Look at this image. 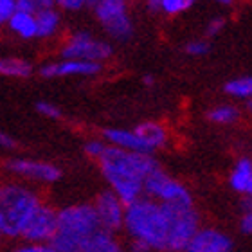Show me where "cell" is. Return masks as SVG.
<instances>
[{
	"mask_svg": "<svg viewBox=\"0 0 252 252\" xmlns=\"http://www.w3.org/2000/svg\"><path fill=\"white\" fill-rule=\"evenodd\" d=\"M194 205H169L142 196L126 207L125 234L152 252H186L200 229Z\"/></svg>",
	"mask_w": 252,
	"mask_h": 252,
	"instance_id": "obj_1",
	"label": "cell"
},
{
	"mask_svg": "<svg viewBox=\"0 0 252 252\" xmlns=\"http://www.w3.org/2000/svg\"><path fill=\"white\" fill-rule=\"evenodd\" d=\"M99 171L108 189H112L126 205L144 196V182L155 171L158 162L148 153L125 152L108 146L103 157L97 160Z\"/></svg>",
	"mask_w": 252,
	"mask_h": 252,
	"instance_id": "obj_2",
	"label": "cell"
},
{
	"mask_svg": "<svg viewBox=\"0 0 252 252\" xmlns=\"http://www.w3.org/2000/svg\"><path fill=\"white\" fill-rule=\"evenodd\" d=\"M43 204L42 194L20 180H7L0 188V234L7 242H20L27 223Z\"/></svg>",
	"mask_w": 252,
	"mask_h": 252,
	"instance_id": "obj_3",
	"label": "cell"
},
{
	"mask_svg": "<svg viewBox=\"0 0 252 252\" xmlns=\"http://www.w3.org/2000/svg\"><path fill=\"white\" fill-rule=\"evenodd\" d=\"M97 229H101V223L92 202L65 205L58 209V232L53 245L60 252H81L87 238Z\"/></svg>",
	"mask_w": 252,
	"mask_h": 252,
	"instance_id": "obj_4",
	"label": "cell"
},
{
	"mask_svg": "<svg viewBox=\"0 0 252 252\" xmlns=\"http://www.w3.org/2000/svg\"><path fill=\"white\" fill-rule=\"evenodd\" d=\"M95 20L114 42H130L133 36V20L126 0H95L92 5Z\"/></svg>",
	"mask_w": 252,
	"mask_h": 252,
	"instance_id": "obj_5",
	"label": "cell"
},
{
	"mask_svg": "<svg viewBox=\"0 0 252 252\" xmlns=\"http://www.w3.org/2000/svg\"><path fill=\"white\" fill-rule=\"evenodd\" d=\"M114 54L110 42L94 36L89 31H76L63 42L60 56L63 60H83V62L103 63Z\"/></svg>",
	"mask_w": 252,
	"mask_h": 252,
	"instance_id": "obj_6",
	"label": "cell"
},
{
	"mask_svg": "<svg viewBox=\"0 0 252 252\" xmlns=\"http://www.w3.org/2000/svg\"><path fill=\"white\" fill-rule=\"evenodd\" d=\"M144 196L169 205H194L193 194L179 179L157 168L144 182Z\"/></svg>",
	"mask_w": 252,
	"mask_h": 252,
	"instance_id": "obj_7",
	"label": "cell"
},
{
	"mask_svg": "<svg viewBox=\"0 0 252 252\" xmlns=\"http://www.w3.org/2000/svg\"><path fill=\"white\" fill-rule=\"evenodd\" d=\"M5 171L15 180L26 182V184H54L62 179V169L53 162L45 160H34L26 157H13L4 162Z\"/></svg>",
	"mask_w": 252,
	"mask_h": 252,
	"instance_id": "obj_8",
	"label": "cell"
},
{
	"mask_svg": "<svg viewBox=\"0 0 252 252\" xmlns=\"http://www.w3.org/2000/svg\"><path fill=\"white\" fill-rule=\"evenodd\" d=\"M94 209L99 218L101 229H106L110 232H123L125 231V220H126V207L128 205L117 196L112 189L101 191L94 198Z\"/></svg>",
	"mask_w": 252,
	"mask_h": 252,
	"instance_id": "obj_9",
	"label": "cell"
},
{
	"mask_svg": "<svg viewBox=\"0 0 252 252\" xmlns=\"http://www.w3.org/2000/svg\"><path fill=\"white\" fill-rule=\"evenodd\" d=\"M56 232H58V209L43 202L31 218V221L27 223L20 242L53 243Z\"/></svg>",
	"mask_w": 252,
	"mask_h": 252,
	"instance_id": "obj_10",
	"label": "cell"
},
{
	"mask_svg": "<svg viewBox=\"0 0 252 252\" xmlns=\"http://www.w3.org/2000/svg\"><path fill=\"white\" fill-rule=\"evenodd\" d=\"M103 70V63L83 60H63L49 62L40 67L42 78H92Z\"/></svg>",
	"mask_w": 252,
	"mask_h": 252,
	"instance_id": "obj_11",
	"label": "cell"
},
{
	"mask_svg": "<svg viewBox=\"0 0 252 252\" xmlns=\"http://www.w3.org/2000/svg\"><path fill=\"white\" fill-rule=\"evenodd\" d=\"M234 242L221 229L216 227H200L186 252H232Z\"/></svg>",
	"mask_w": 252,
	"mask_h": 252,
	"instance_id": "obj_12",
	"label": "cell"
},
{
	"mask_svg": "<svg viewBox=\"0 0 252 252\" xmlns=\"http://www.w3.org/2000/svg\"><path fill=\"white\" fill-rule=\"evenodd\" d=\"M101 137L106 141L108 146L119 148V150H125V152H135V153H152L148 152V148L144 146V142L139 139V135L135 133V130L131 128H105Z\"/></svg>",
	"mask_w": 252,
	"mask_h": 252,
	"instance_id": "obj_13",
	"label": "cell"
},
{
	"mask_svg": "<svg viewBox=\"0 0 252 252\" xmlns=\"http://www.w3.org/2000/svg\"><path fill=\"white\" fill-rule=\"evenodd\" d=\"M135 133L139 135L142 142H144V146L148 148V152L155 153L158 150H162V148L168 146L169 142V133H168V128L162 125V123L158 121H142L133 128Z\"/></svg>",
	"mask_w": 252,
	"mask_h": 252,
	"instance_id": "obj_14",
	"label": "cell"
},
{
	"mask_svg": "<svg viewBox=\"0 0 252 252\" xmlns=\"http://www.w3.org/2000/svg\"><path fill=\"white\" fill-rule=\"evenodd\" d=\"M81 252H126V243L117 236V232L97 229L92 236L87 238Z\"/></svg>",
	"mask_w": 252,
	"mask_h": 252,
	"instance_id": "obj_15",
	"label": "cell"
},
{
	"mask_svg": "<svg viewBox=\"0 0 252 252\" xmlns=\"http://www.w3.org/2000/svg\"><path fill=\"white\" fill-rule=\"evenodd\" d=\"M9 32H13L20 40H38V20L36 15L18 11L11 16V20L5 24Z\"/></svg>",
	"mask_w": 252,
	"mask_h": 252,
	"instance_id": "obj_16",
	"label": "cell"
},
{
	"mask_svg": "<svg viewBox=\"0 0 252 252\" xmlns=\"http://www.w3.org/2000/svg\"><path fill=\"white\" fill-rule=\"evenodd\" d=\"M229 186L232 191L247 196L249 189L252 186V158L251 157H240L232 166L229 173Z\"/></svg>",
	"mask_w": 252,
	"mask_h": 252,
	"instance_id": "obj_17",
	"label": "cell"
},
{
	"mask_svg": "<svg viewBox=\"0 0 252 252\" xmlns=\"http://www.w3.org/2000/svg\"><path fill=\"white\" fill-rule=\"evenodd\" d=\"M38 20V40H49L58 34L62 27V13L56 7L45 9L36 15Z\"/></svg>",
	"mask_w": 252,
	"mask_h": 252,
	"instance_id": "obj_18",
	"label": "cell"
},
{
	"mask_svg": "<svg viewBox=\"0 0 252 252\" xmlns=\"http://www.w3.org/2000/svg\"><path fill=\"white\" fill-rule=\"evenodd\" d=\"M32 70H34V67L31 65V62L18 58V56H4L0 60V74L4 78L26 79L31 76Z\"/></svg>",
	"mask_w": 252,
	"mask_h": 252,
	"instance_id": "obj_19",
	"label": "cell"
},
{
	"mask_svg": "<svg viewBox=\"0 0 252 252\" xmlns=\"http://www.w3.org/2000/svg\"><path fill=\"white\" fill-rule=\"evenodd\" d=\"M223 90L232 99L247 103L249 99H252V76H238L234 79H229Z\"/></svg>",
	"mask_w": 252,
	"mask_h": 252,
	"instance_id": "obj_20",
	"label": "cell"
},
{
	"mask_svg": "<svg viewBox=\"0 0 252 252\" xmlns=\"http://www.w3.org/2000/svg\"><path fill=\"white\" fill-rule=\"evenodd\" d=\"M207 119L215 125H234V123L240 119V108L234 105H229V103H221V105H216L213 108L207 110Z\"/></svg>",
	"mask_w": 252,
	"mask_h": 252,
	"instance_id": "obj_21",
	"label": "cell"
},
{
	"mask_svg": "<svg viewBox=\"0 0 252 252\" xmlns=\"http://www.w3.org/2000/svg\"><path fill=\"white\" fill-rule=\"evenodd\" d=\"M5 252H60L53 243H31V242H15Z\"/></svg>",
	"mask_w": 252,
	"mask_h": 252,
	"instance_id": "obj_22",
	"label": "cell"
},
{
	"mask_svg": "<svg viewBox=\"0 0 252 252\" xmlns=\"http://www.w3.org/2000/svg\"><path fill=\"white\" fill-rule=\"evenodd\" d=\"M18 2V11H26L31 15H38L45 9L54 7V0H16Z\"/></svg>",
	"mask_w": 252,
	"mask_h": 252,
	"instance_id": "obj_23",
	"label": "cell"
},
{
	"mask_svg": "<svg viewBox=\"0 0 252 252\" xmlns=\"http://www.w3.org/2000/svg\"><path fill=\"white\" fill-rule=\"evenodd\" d=\"M186 54L188 56H193V58H202L205 54H209L211 51V43L207 38H196V40H191V42L186 43L184 47Z\"/></svg>",
	"mask_w": 252,
	"mask_h": 252,
	"instance_id": "obj_24",
	"label": "cell"
},
{
	"mask_svg": "<svg viewBox=\"0 0 252 252\" xmlns=\"http://www.w3.org/2000/svg\"><path fill=\"white\" fill-rule=\"evenodd\" d=\"M106 148H108V144H106V141L101 137V139H89V141L85 142V155L90 158H94L95 162L99 160L101 157H103V153L106 152Z\"/></svg>",
	"mask_w": 252,
	"mask_h": 252,
	"instance_id": "obj_25",
	"label": "cell"
},
{
	"mask_svg": "<svg viewBox=\"0 0 252 252\" xmlns=\"http://www.w3.org/2000/svg\"><path fill=\"white\" fill-rule=\"evenodd\" d=\"M95 0H54V7L65 13H78V11L94 5Z\"/></svg>",
	"mask_w": 252,
	"mask_h": 252,
	"instance_id": "obj_26",
	"label": "cell"
},
{
	"mask_svg": "<svg viewBox=\"0 0 252 252\" xmlns=\"http://www.w3.org/2000/svg\"><path fill=\"white\" fill-rule=\"evenodd\" d=\"M189 7H193V5L189 4L188 0H162V15L166 16L182 15Z\"/></svg>",
	"mask_w": 252,
	"mask_h": 252,
	"instance_id": "obj_27",
	"label": "cell"
},
{
	"mask_svg": "<svg viewBox=\"0 0 252 252\" xmlns=\"http://www.w3.org/2000/svg\"><path fill=\"white\" fill-rule=\"evenodd\" d=\"M240 232L245 234V236H252V200L249 198L245 202V207H243V213L240 216Z\"/></svg>",
	"mask_w": 252,
	"mask_h": 252,
	"instance_id": "obj_28",
	"label": "cell"
},
{
	"mask_svg": "<svg viewBox=\"0 0 252 252\" xmlns=\"http://www.w3.org/2000/svg\"><path fill=\"white\" fill-rule=\"evenodd\" d=\"M34 110L42 117H47V119H60L62 117V110L54 103H49V101H36Z\"/></svg>",
	"mask_w": 252,
	"mask_h": 252,
	"instance_id": "obj_29",
	"label": "cell"
},
{
	"mask_svg": "<svg viewBox=\"0 0 252 252\" xmlns=\"http://www.w3.org/2000/svg\"><path fill=\"white\" fill-rule=\"evenodd\" d=\"M225 18H221V16H215V18H211L207 24H205V38L207 40H211V38H216L218 34H220L223 29H225Z\"/></svg>",
	"mask_w": 252,
	"mask_h": 252,
	"instance_id": "obj_30",
	"label": "cell"
},
{
	"mask_svg": "<svg viewBox=\"0 0 252 252\" xmlns=\"http://www.w3.org/2000/svg\"><path fill=\"white\" fill-rule=\"evenodd\" d=\"M15 13H18L16 0H0V22L2 24H7Z\"/></svg>",
	"mask_w": 252,
	"mask_h": 252,
	"instance_id": "obj_31",
	"label": "cell"
},
{
	"mask_svg": "<svg viewBox=\"0 0 252 252\" xmlns=\"http://www.w3.org/2000/svg\"><path fill=\"white\" fill-rule=\"evenodd\" d=\"M0 146L4 148V150H15L16 139L13 135H9V133L2 131V133H0Z\"/></svg>",
	"mask_w": 252,
	"mask_h": 252,
	"instance_id": "obj_32",
	"label": "cell"
},
{
	"mask_svg": "<svg viewBox=\"0 0 252 252\" xmlns=\"http://www.w3.org/2000/svg\"><path fill=\"white\" fill-rule=\"evenodd\" d=\"M146 4V9L152 13V15H158L162 13V0H144Z\"/></svg>",
	"mask_w": 252,
	"mask_h": 252,
	"instance_id": "obj_33",
	"label": "cell"
},
{
	"mask_svg": "<svg viewBox=\"0 0 252 252\" xmlns=\"http://www.w3.org/2000/svg\"><path fill=\"white\" fill-rule=\"evenodd\" d=\"M142 85H144V87H153V85H155V78H153L152 74L142 76Z\"/></svg>",
	"mask_w": 252,
	"mask_h": 252,
	"instance_id": "obj_34",
	"label": "cell"
},
{
	"mask_svg": "<svg viewBox=\"0 0 252 252\" xmlns=\"http://www.w3.org/2000/svg\"><path fill=\"white\" fill-rule=\"evenodd\" d=\"M245 110H247L249 114L252 116V99H249L247 103H245Z\"/></svg>",
	"mask_w": 252,
	"mask_h": 252,
	"instance_id": "obj_35",
	"label": "cell"
},
{
	"mask_svg": "<svg viewBox=\"0 0 252 252\" xmlns=\"http://www.w3.org/2000/svg\"><path fill=\"white\" fill-rule=\"evenodd\" d=\"M216 4H221V5H229L232 4V0H215Z\"/></svg>",
	"mask_w": 252,
	"mask_h": 252,
	"instance_id": "obj_36",
	"label": "cell"
},
{
	"mask_svg": "<svg viewBox=\"0 0 252 252\" xmlns=\"http://www.w3.org/2000/svg\"><path fill=\"white\" fill-rule=\"evenodd\" d=\"M247 198H251V200H252V186H251V189H249V193H247Z\"/></svg>",
	"mask_w": 252,
	"mask_h": 252,
	"instance_id": "obj_37",
	"label": "cell"
}]
</instances>
